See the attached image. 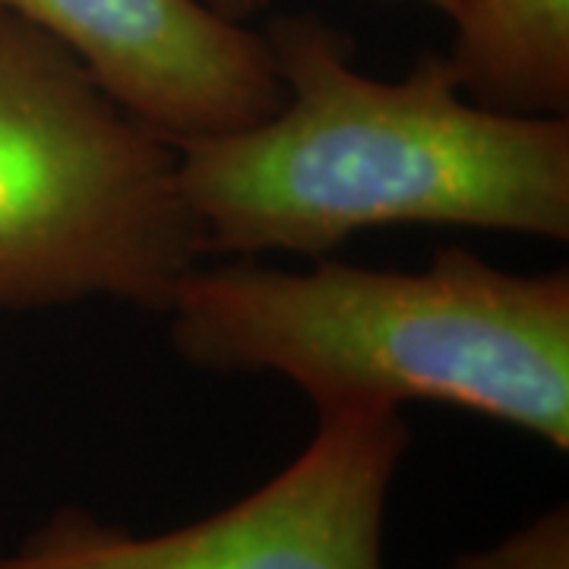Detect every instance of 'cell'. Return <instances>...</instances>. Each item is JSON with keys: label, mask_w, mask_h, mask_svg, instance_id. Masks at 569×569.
Returning a JSON list of instances; mask_svg holds the SVG:
<instances>
[{"label": "cell", "mask_w": 569, "mask_h": 569, "mask_svg": "<svg viewBox=\"0 0 569 569\" xmlns=\"http://www.w3.org/2000/svg\"><path fill=\"white\" fill-rule=\"evenodd\" d=\"M263 39L282 108L231 133L174 140L206 257L320 260L380 224L569 241V118L471 102L437 51L402 80H373L351 63L348 36L313 13L276 17Z\"/></svg>", "instance_id": "cell-1"}, {"label": "cell", "mask_w": 569, "mask_h": 569, "mask_svg": "<svg viewBox=\"0 0 569 569\" xmlns=\"http://www.w3.org/2000/svg\"><path fill=\"white\" fill-rule=\"evenodd\" d=\"M164 317L187 365L279 373L317 411L425 399L569 449L567 269L516 276L456 244L421 272L200 260Z\"/></svg>", "instance_id": "cell-2"}, {"label": "cell", "mask_w": 569, "mask_h": 569, "mask_svg": "<svg viewBox=\"0 0 569 569\" xmlns=\"http://www.w3.org/2000/svg\"><path fill=\"white\" fill-rule=\"evenodd\" d=\"M203 257L174 140L0 3V313L92 298L164 313Z\"/></svg>", "instance_id": "cell-3"}, {"label": "cell", "mask_w": 569, "mask_h": 569, "mask_svg": "<svg viewBox=\"0 0 569 569\" xmlns=\"http://www.w3.org/2000/svg\"><path fill=\"white\" fill-rule=\"evenodd\" d=\"M399 408L320 411L307 449L263 488L162 535L61 509L0 569H383V519L406 456Z\"/></svg>", "instance_id": "cell-4"}, {"label": "cell", "mask_w": 569, "mask_h": 569, "mask_svg": "<svg viewBox=\"0 0 569 569\" xmlns=\"http://www.w3.org/2000/svg\"><path fill=\"white\" fill-rule=\"evenodd\" d=\"M67 44L96 80L171 140L276 114L284 86L260 32L203 0H0Z\"/></svg>", "instance_id": "cell-5"}, {"label": "cell", "mask_w": 569, "mask_h": 569, "mask_svg": "<svg viewBox=\"0 0 569 569\" xmlns=\"http://www.w3.org/2000/svg\"><path fill=\"white\" fill-rule=\"evenodd\" d=\"M447 61L471 102L569 118V0H459Z\"/></svg>", "instance_id": "cell-6"}, {"label": "cell", "mask_w": 569, "mask_h": 569, "mask_svg": "<svg viewBox=\"0 0 569 569\" xmlns=\"http://www.w3.org/2000/svg\"><path fill=\"white\" fill-rule=\"evenodd\" d=\"M452 569H569V509L550 507L485 550L456 557Z\"/></svg>", "instance_id": "cell-7"}, {"label": "cell", "mask_w": 569, "mask_h": 569, "mask_svg": "<svg viewBox=\"0 0 569 569\" xmlns=\"http://www.w3.org/2000/svg\"><path fill=\"white\" fill-rule=\"evenodd\" d=\"M206 7H212L219 17L234 22H247L250 17H257L260 10L269 7V0H203Z\"/></svg>", "instance_id": "cell-8"}, {"label": "cell", "mask_w": 569, "mask_h": 569, "mask_svg": "<svg viewBox=\"0 0 569 569\" xmlns=\"http://www.w3.org/2000/svg\"><path fill=\"white\" fill-rule=\"evenodd\" d=\"M415 3H427V7H433V10H440V13L452 17V10H456V3H459V0H415Z\"/></svg>", "instance_id": "cell-9"}]
</instances>
